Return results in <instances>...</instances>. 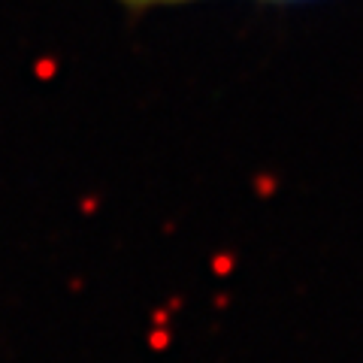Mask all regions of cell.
Here are the masks:
<instances>
[{"label":"cell","instance_id":"1","mask_svg":"<svg viewBox=\"0 0 363 363\" xmlns=\"http://www.w3.org/2000/svg\"><path fill=\"white\" fill-rule=\"evenodd\" d=\"M128 6H136V9H149V6H164V4H188V0H121Z\"/></svg>","mask_w":363,"mask_h":363}]
</instances>
